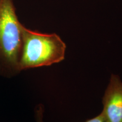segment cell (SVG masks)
Returning <instances> with one entry per match:
<instances>
[{"instance_id": "obj_1", "label": "cell", "mask_w": 122, "mask_h": 122, "mask_svg": "<svg viewBox=\"0 0 122 122\" xmlns=\"http://www.w3.org/2000/svg\"><path fill=\"white\" fill-rule=\"evenodd\" d=\"M23 25L16 15L14 0H0V75L6 77L20 71Z\"/></svg>"}, {"instance_id": "obj_5", "label": "cell", "mask_w": 122, "mask_h": 122, "mask_svg": "<svg viewBox=\"0 0 122 122\" xmlns=\"http://www.w3.org/2000/svg\"><path fill=\"white\" fill-rule=\"evenodd\" d=\"M37 122H43L42 121V110L41 109H38L37 111Z\"/></svg>"}, {"instance_id": "obj_3", "label": "cell", "mask_w": 122, "mask_h": 122, "mask_svg": "<svg viewBox=\"0 0 122 122\" xmlns=\"http://www.w3.org/2000/svg\"><path fill=\"white\" fill-rule=\"evenodd\" d=\"M102 103L106 122H122V81L118 75H111Z\"/></svg>"}, {"instance_id": "obj_4", "label": "cell", "mask_w": 122, "mask_h": 122, "mask_svg": "<svg viewBox=\"0 0 122 122\" xmlns=\"http://www.w3.org/2000/svg\"><path fill=\"white\" fill-rule=\"evenodd\" d=\"M84 122H106V121L104 117H103V114H102V112H101L99 115L94 117V118L90 119L89 120H86Z\"/></svg>"}, {"instance_id": "obj_2", "label": "cell", "mask_w": 122, "mask_h": 122, "mask_svg": "<svg viewBox=\"0 0 122 122\" xmlns=\"http://www.w3.org/2000/svg\"><path fill=\"white\" fill-rule=\"evenodd\" d=\"M23 43L19 70L48 66L62 62L66 45L55 33H44L22 27Z\"/></svg>"}]
</instances>
